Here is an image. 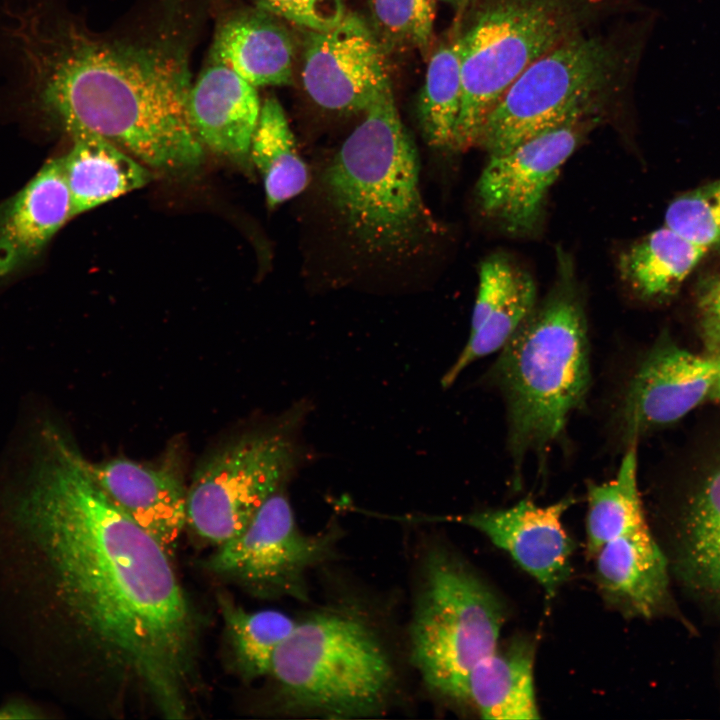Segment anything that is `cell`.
<instances>
[{
    "instance_id": "cell-1",
    "label": "cell",
    "mask_w": 720,
    "mask_h": 720,
    "mask_svg": "<svg viewBox=\"0 0 720 720\" xmlns=\"http://www.w3.org/2000/svg\"><path fill=\"white\" fill-rule=\"evenodd\" d=\"M52 440L23 512L40 530L60 592L104 658L165 718L183 719L197 625L170 554L108 500L78 452Z\"/></svg>"
},
{
    "instance_id": "cell-2",
    "label": "cell",
    "mask_w": 720,
    "mask_h": 720,
    "mask_svg": "<svg viewBox=\"0 0 720 720\" xmlns=\"http://www.w3.org/2000/svg\"><path fill=\"white\" fill-rule=\"evenodd\" d=\"M35 104L70 134L86 129L165 172L197 167L204 147L188 115L182 61L161 51L93 43L51 27L40 9L10 31Z\"/></svg>"
},
{
    "instance_id": "cell-3",
    "label": "cell",
    "mask_w": 720,
    "mask_h": 720,
    "mask_svg": "<svg viewBox=\"0 0 720 720\" xmlns=\"http://www.w3.org/2000/svg\"><path fill=\"white\" fill-rule=\"evenodd\" d=\"M324 174L329 199L368 251L408 256L435 230L419 187V158L391 85L364 111Z\"/></svg>"
},
{
    "instance_id": "cell-4",
    "label": "cell",
    "mask_w": 720,
    "mask_h": 720,
    "mask_svg": "<svg viewBox=\"0 0 720 720\" xmlns=\"http://www.w3.org/2000/svg\"><path fill=\"white\" fill-rule=\"evenodd\" d=\"M492 377L508 414V444L520 468L530 453L542 456L582 406L591 372L587 322L581 301L558 290L534 308L500 349Z\"/></svg>"
},
{
    "instance_id": "cell-5",
    "label": "cell",
    "mask_w": 720,
    "mask_h": 720,
    "mask_svg": "<svg viewBox=\"0 0 720 720\" xmlns=\"http://www.w3.org/2000/svg\"><path fill=\"white\" fill-rule=\"evenodd\" d=\"M288 707L330 718L380 712L394 683L382 643L360 617L324 611L297 622L269 674Z\"/></svg>"
},
{
    "instance_id": "cell-6",
    "label": "cell",
    "mask_w": 720,
    "mask_h": 720,
    "mask_svg": "<svg viewBox=\"0 0 720 720\" xmlns=\"http://www.w3.org/2000/svg\"><path fill=\"white\" fill-rule=\"evenodd\" d=\"M601 0H482L461 33L462 103L451 148L478 144L513 82L536 60L583 32Z\"/></svg>"
},
{
    "instance_id": "cell-7",
    "label": "cell",
    "mask_w": 720,
    "mask_h": 720,
    "mask_svg": "<svg viewBox=\"0 0 720 720\" xmlns=\"http://www.w3.org/2000/svg\"><path fill=\"white\" fill-rule=\"evenodd\" d=\"M503 602L454 553L432 550L410 625V658L426 686L441 697L467 701L472 668L493 651L505 621Z\"/></svg>"
},
{
    "instance_id": "cell-8",
    "label": "cell",
    "mask_w": 720,
    "mask_h": 720,
    "mask_svg": "<svg viewBox=\"0 0 720 720\" xmlns=\"http://www.w3.org/2000/svg\"><path fill=\"white\" fill-rule=\"evenodd\" d=\"M639 50L583 32L531 64L488 116L478 144L490 154L568 122L590 118L624 80Z\"/></svg>"
},
{
    "instance_id": "cell-9",
    "label": "cell",
    "mask_w": 720,
    "mask_h": 720,
    "mask_svg": "<svg viewBox=\"0 0 720 720\" xmlns=\"http://www.w3.org/2000/svg\"><path fill=\"white\" fill-rule=\"evenodd\" d=\"M308 412L307 402L299 401L199 466L186 499V525L198 537L219 546L238 536L266 500L287 485L308 457L302 440Z\"/></svg>"
},
{
    "instance_id": "cell-10",
    "label": "cell",
    "mask_w": 720,
    "mask_h": 720,
    "mask_svg": "<svg viewBox=\"0 0 720 720\" xmlns=\"http://www.w3.org/2000/svg\"><path fill=\"white\" fill-rule=\"evenodd\" d=\"M331 532L306 534L297 525L286 486L273 493L238 536L218 546L208 567L257 595L307 598V571L332 552Z\"/></svg>"
},
{
    "instance_id": "cell-11",
    "label": "cell",
    "mask_w": 720,
    "mask_h": 720,
    "mask_svg": "<svg viewBox=\"0 0 720 720\" xmlns=\"http://www.w3.org/2000/svg\"><path fill=\"white\" fill-rule=\"evenodd\" d=\"M589 119L568 122L490 155L477 184L483 211L511 233L533 229L549 188L577 147Z\"/></svg>"
},
{
    "instance_id": "cell-12",
    "label": "cell",
    "mask_w": 720,
    "mask_h": 720,
    "mask_svg": "<svg viewBox=\"0 0 720 720\" xmlns=\"http://www.w3.org/2000/svg\"><path fill=\"white\" fill-rule=\"evenodd\" d=\"M301 80L316 105L342 113L364 112L390 85L383 46L356 15H345L335 26L311 34Z\"/></svg>"
},
{
    "instance_id": "cell-13",
    "label": "cell",
    "mask_w": 720,
    "mask_h": 720,
    "mask_svg": "<svg viewBox=\"0 0 720 720\" xmlns=\"http://www.w3.org/2000/svg\"><path fill=\"white\" fill-rule=\"evenodd\" d=\"M718 370V357L664 339L654 345L629 382L621 406L620 424L629 444L710 399Z\"/></svg>"
},
{
    "instance_id": "cell-14",
    "label": "cell",
    "mask_w": 720,
    "mask_h": 720,
    "mask_svg": "<svg viewBox=\"0 0 720 720\" xmlns=\"http://www.w3.org/2000/svg\"><path fill=\"white\" fill-rule=\"evenodd\" d=\"M574 502L566 497L538 506L525 498L509 508L415 519L454 522L477 529L507 552L537 580L547 598H552L571 573L575 545L562 524V516Z\"/></svg>"
},
{
    "instance_id": "cell-15",
    "label": "cell",
    "mask_w": 720,
    "mask_h": 720,
    "mask_svg": "<svg viewBox=\"0 0 720 720\" xmlns=\"http://www.w3.org/2000/svg\"><path fill=\"white\" fill-rule=\"evenodd\" d=\"M93 482L121 512L150 533L171 555L186 526L187 489L171 464L148 465L126 458L91 463Z\"/></svg>"
},
{
    "instance_id": "cell-16",
    "label": "cell",
    "mask_w": 720,
    "mask_h": 720,
    "mask_svg": "<svg viewBox=\"0 0 720 720\" xmlns=\"http://www.w3.org/2000/svg\"><path fill=\"white\" fill-rule=\"evenodd\" d=\"M594 558L595 582L610 608L629 618L673 614L668 562L647 522L605 543Z\"/></svg>"
},
{
    "instance_id": "cell-17",
    "label": "cell",
    "mask_w": 720,
    "mask_h": 720,
    "mask_svg": "<svg viewBox=\"0 0 720 720\" xmlns=\"http://www.w3.org/2000/svg\"><path fill=\"white\" fill-rule=\"evenodd\" d=\"M72 217L62 161L53 159L20 191L0 203V277L36 259Z\"/></svg>"
},
{
    "instance_id": "cell-18",
    "label": "cell",
    "mask_w": 720,
    "mask_h": 720,
    "mask_svg": "<svg viewBox=\"0 0 720 720\" xmlns=\"http://www.w3.org/2000/svg\"><path fill=\"white\" fill-rule=\"evenodd\" d=\"M261 106L256 87L214 60L190 87L187 103L203 147L238 161L249 158Z\"/></svg>"
},
{
    "instance_id": "cell-19",
    "label": "cell",
    "mask_w": 720,
    "mask_h": 720,
    "mask_svg": "<svg viewBox=\"0 0 720 720\" xmlns=\"http://www.w3.org/2000/svg\"><path fill=\"white\" fill-rule=\"evenodd\" d=\"M69 135L73 146L61 161L73 217L151 180L143 163L98 133L79 129Z\"/></svg>"
},
{
    "instance_id": "cell-20",
    "label": "cell",
    "mask_w": 720,
    "mask_h": 720,
    "mask_svg": "<svg viewBox=\"0 0 720 720\" xmlns=\"http://www.w3.org/2000/svg\"><path fill=\"white\" fill-rule=\"evenodd\" d=\"M674 570L690 592L720 610V466L706 476L685 505Z\"/></svg>"
},
{
    "instance_id": "cell-21",
    "label": "cell",
    "mask_w": 720,
    "mask_h": 720,
    "mask_svg": "<svg viewBox=\"0 0 720 720\" xmlns=\"http://www.w3.org/2000/svg\"><path fill=\"white\" fill-rule=\"evenodd\" d=\"M211 60L228 66L256 88L288 85L293 76V43L271 17L241 13L218 29Z\"/></svg>"
},
{
    "instance_id": "cell-22",
    "label": "cell",
    "mask_w": 720,
    "mask_h": 720,
    "mask_svg": "<svg viewBox=\"0 0 720 720\" xmlns=\"http://www.w3.org/2000/svg\"><path fill=\"white\" fill-rule=\"evenodd\" d=\"M535 647L525 638L511 640L481 658L467 680V701L481 718L539 719L534 684Z\"/></svg>"
},
{
    "instance_id": "cell-23",
    "label": "cell",
    "mask_w": 720,
    "mask_h": 720,
    "mask_svg": "<svg viewBox=\"0 0 720 720\" xmlns=\"http://www.w3.org/2000/svg\"><path fill=\"white\" fill-rule=\"evenodd\" d=\"M707 252L663 226L621 254L619 271L640 298L664 299L680 288Z\"/></svg>"
},
{
    "instance_id": "cell-24",
    "label": "cell",
    "mask_w": 720,
    "mask_h": 720,
    "mask_svg": "<svg viewBox=\"0 0 720 720\" xmlns=\"http://www.w3.org/2000/svg\"><path fill=\"white\" fill-rule=\"evenodd\" d=\"M249 158L262 176L270 208L290 200L307 186L308 171L299 156L279 101L270 97L261 106Z\"/></svg>"
},
{
    "instance_id": "cell-25",
    "label": "cell",
    "mask_w": 720,
    "mask_h": 720,
    "mask_svg": "<svg viewBox=\"0 0 720 720\" xmlns=\"http://www.w3.org/2000/svg\"><path fill=\"white\" fill-rule=\"evenodd\" d=\"M636 442L628 444L616 476L588 485L587 555L594 557L607 542L646 523L637 482Z\"/></svg>"
},
{
    "instance_id": "cell-26",
    "label": "cell",
    "mask_w": 720,
    "mask_h": 720,
    "mask_svg": "<svg viewBox=\"0 0 720 720\" xmlns=\"http://www.w3.org/2000/svg\"><path fill=\"white\" fill-rule=\"evenodd\" d=\"M461 34L432 55L418 102L423 136L435 148H451L462 103Z\"/></svg>"
},
{
    "instance_id": "cell-27",
    "label": "cell",
    "mask_w": 720,
    "mask_h": 720,
    "mask_svg": "<svg viewBox=\"0 0 720 720\" xmlns=\"http://www.w3.org/2000/svg\"><path fill=\"white\" fill-rule=\"evenodd\" d=\"M221 608L240 672L248 679L268 675L274 652L298 621L276 610L248 612L225 598Z\"/></svg>"
},
{
    "instance_id": "cell-28",
    "label": "cell",
    "mask_w": 720,
    "mask_h": 720,
    "mask_svg": "<svg viewBox=\"0 0 720 720\" xmlns=\"http://www.w3.org/2000/svg\"><path fill=\"white\" fill-rule=\"evenodd\" d=\"M535 300L534 281L524 272L510 297L470 333L464 349L444 374L442 386L450 387L470 364L500 350L534 310Z\"/></svg>"
},
{
    "instance_id": "cell-29",
    "label": "cell",
    "mask_w": 720,
    "mask_h": 720,
    "mask_svg": "<svg viewBox=\"0 0 720 720\" xmlns=\"http://www.w3.org/2000/svg\"><path fill=\"white\" fill-rule=\"evenodd\" d=\"M664 226L709 251L720 245V178L675 198Z\"/></svg>"
},
{
    "instance_id": "cell-30",
    "label": "cell",
    "mask_w": 720,
    "mask_h": 720,
    "mask_svg": "<svg viewBox=\"0 0 720 720\" xmlns=\"http://www.w3.org/2000/svg\"><path fill=\"white\" fill-rule=\"evenodd\" d=\"M369 6L374 33L381 44L423 47L429 43L436 0H369Z\"/></svg>"
},
{
    "instance_id": "cell-31",
    "label": "cell",
    "mask_w": 720,
    "mask_h": 720,
    "mask_svg": "<svg viewBox=\"0 0 720 720\" xmlns=\"http://www.w3.org/2000/svg\"><path fill=\"white\" fill-rule=\"evenodd\" d=\"M523 273L504 255L496 254L482 262L470 333L476 331L510 297Z\"/></svg>"
},
{
    "instance_id": "cell-32",
    "label": "cell",
    "mask_w": 720,
    "mask_h": 720,
    "mask_svg": "<svg viewBox=\"0 0 720 720\" xmlns=\"http://www.w3.org/2000/svg\"><path fill=\"white\" fill-rule=\"evenodd\" d=\"M271 14L312 32L327 30L346 15L345 0H256Z\"/></svg>"
},
{
    "instance_id": "cell-33",
    "label": "cell",
    "mask_w": 720,
    "mask_h": 720,
    "mask_svg": "<svg viewBox=\"0 0 720 720\" xmlns=\"http://www.w3.org/2000/svg\"><path fill=\"white\" fill-rule=\"evenodd\" d=\"M701 336L706 353L720 357V279L711 285L698 302Z\"/></svg>"
},
{
    "instance_id": "cell-34",
    "label": "cell",
    "mask_w": 720,
    "mask_h": 720,
    "mask_svg": "<svg viewBox=\"0 0 720 720\" xmlns=\"http://www.w3.org/2000/svg\"><path fill=\"white\" fill-rule=\"evenodd\" d=\"M710 399L717 400V401L720 402V357H719V370H718V375H717L716 383H715V386H714V388H713V391H712V394H711V398H710Z\"/></svg>"
},
{
    "instance_id": "cell-35",
    "label": "cell",
    "mask_w": 720,
    "mask_h": 720,
    "mask_svg": "<svg viewBox=\"0 0 720 720\" xmlns=\"http://www.w3.org/2000/svg\"><path fill=\"white\" fill-rule=\"evenodd\" d=\"M19 712H22V711H18V710H16V709H14V710H10V709L0 710V719H6V718H21V717H22L21 715H17V713H19Z\"/></svg>"
},
{
    "instance_id": "cell-36",
    "label": "cell",
    "mask_w": 720,
    "mask_h": 720,
    "mask_svg": "<svg viewBox=\"0 0 720 720\" xmlns=\"http://www.w3.org/2000/svg\"><path fill=\"white\" fill-rule=\"evenodd\" d=\"M436 1H437V0H436ZM440 1L447 2V3L455 6V7L458 8V9H463V8H465V7L468 5V3H469L471 0H440Z\"/></svg>"
}]
</instances>
